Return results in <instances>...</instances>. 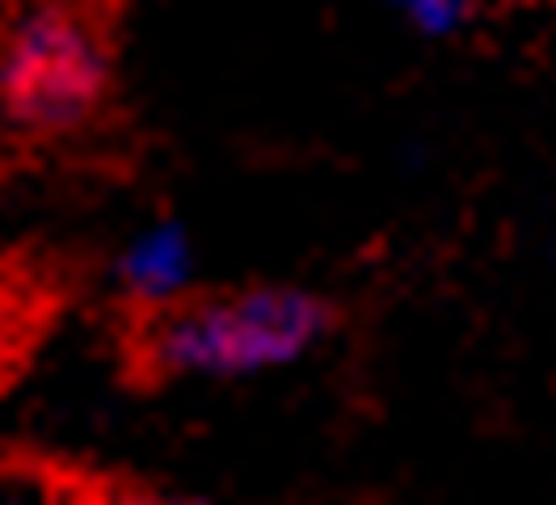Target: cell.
Returning <instances> with one entry per match:
<instances>
[{
    "label": "cell",
    "instance_id": "6da1fadb",
    "mask_svg": "<svg viewBox=\"0 0 556 505\" xmlns=\"http://www.w3.org/2000/svg\"><path fill=\"white\" fill-rule=\"evenodd\" d=\"M336 336V303L304 285L190 291L172 310L134 316L127 361L139 379H260L311 361Z\"/></svg>",
    "mask_w": 556,
    "mask_h": 505
},
{
    "label": "cell",
    "instance_id": "7a4b0ae2",
    "mask_svg": "<svg viewBox=\"0 0 556 505\" xmlns=\"http://www.w3.org/2000/svg\"><path fill=\"white\" fill-rule=\"evenodd\" d=\"M114 58L83 0H20L0 20V108L26 134H76L108 108Z\"/></svg>",
    "mask_w": 556,
    "mask_h": 505
},
{
    "label": "cell",
    "instance_id": "3957f363",
    "mask_svg": "<svg viewBox=\"0 0 556 505\" xmlns=\"http://www.w3.org/2000/svg\"><path fill=\"white\" fill-rule=\"evenodd\" d=\"M114 291L134 316H152V310H172L197 291V253H190V235L177 222H152L139 228L121 253H114Z\"/></svg>",
    "mask_w": 556,
    "mask_h": 505
},
{
    "label": "cell",
    "instance_id": "277c9868",
    "mask_svg": "<svg viewBox=\"0 0 556 505\" xmlns=\"http://www.w3.org/2000/svg\"><path fill=\"white\" fill-rule=\"evenodd\" d=\"M20 474H26L51 505H197V500H172V493H159V487H139V480H121V474L51 462V455L20 462Z\"/></svg>",
    "mask_w": 556,
    "mask_h": 505
},
{
    "label": "cell",
    "instance_id": "5b68a950",
    "mask_svg": "<svg viewBox=\"0 0 556 505\" xmlns=\"http://www.w3.org/2000/svg\"><path fill=\"white\" fill-rule=\"evenodd\" d=\"M26 341H33V310H26V298L0 291V386L13 379L20 354H26Z\"/></svg>",
    "mask_w": 556,
    "mask_h": 505
},
{
    "label": "cell",
    "instance_id": "8992f818",
    "mask_svg": "<svg viewBox=\"0 0 556 505\" xmlns=\"http://www.w3.org/2000/svg\"><path fill=\"white\" fill-rule=\"evenodd\" d=\"M405 7H412L424 26H437V33H450L455 20L468 13V0H405Z\"/></svg>",
    "mask_w": 556,
    "mask_h": 505
},
{
    "label": "cell",
    "instance_id": "52a82bcc",
    "mask_svg": "<svg viewBox=\"0 0 556 505\" xmlns=\"http://www.w3.org/2000/svg\"><path fill=\"white\" fill-rule=\"evenodd\" d=\"M0 505H51V500L38 493V487H33V480H26V474H13V480L0 487Z\"/></svg>",
    "mask_w": 556,
    "mask_h": 505
}]
</instances>
